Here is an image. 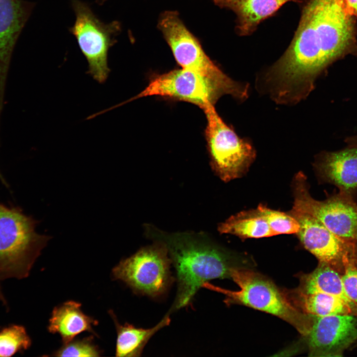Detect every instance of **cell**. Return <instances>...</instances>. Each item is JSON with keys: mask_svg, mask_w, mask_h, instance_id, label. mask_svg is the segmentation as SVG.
<instances>
[{"mask_svg": "<svg viewBox=\"0 0 357 357\" xmlns=\"http://www.w3.org/2000/svg\"><path fill=\"white\" fill-rule=\"evenodd\" d=\"M354 40V20L345 0H309L290 46L263 75L266 91L278 104L304 99L318 75Z\"/></svg>", "mask_w": 357, "mask_h": 357, "instance_id": "obj_1", "label": "cell"}, {"mask_svg": "<svg viewBox=\"0 0 357 357\" xmlns=\"http://www.w3.org/2000/svg\"><path fill=\"white\" fill-rule=\"evenodd\" d=\"M35 221L0 203V279L27 277L50 238L35 231Z\"/></svg>", "mask_w": 357, "mask_h": 357, "instance_id": "obj_4", "label": "cell"}, {"mask_svg": "<svg viewBox=\"0 0 357 357\" xmlns=\"http://www.w3.org/2000/svg\"><path fill=\"white\" fill-rule=\"evenodd\" d=\"M35 3L0 0V92L5 90L12 53Z\"/></svg>", "mask_w": 357, "mask_h": 357, "instance_id": "obj_13", "label": "cell"}, {"mask_svg": "<svg viewBox=\"0 0 357 357\" xmlns=\"http://www.w3.org/2000/svg\"><path fill=\"white\" fill-rule=\"evenodd\" d=\"M291 0H213L219 6L229 8L237 16V29L241 36L250 34L262 20Z\"/></svg>", "mask_w": 357, "mask_h": 357, "instance_id": "obj_15", "label": "cell"}, {"mask_svg": "<svg viewBox=\"0 0 357 357\" xmlns=\"http://www.w3.org/2000/svg\"><path fill=\"white\" fill-rule=\"evenodd\" d=\"M292 184V209L314 217L340 238L357 245V204L352 194L339 191L325 200H315L301 172L295 175Z\"/></svg>", "mask_w": 357, "mask_h": 357, "instance_id": "obj_7", "label": "cell"}, {"mask_svg": "<svg viewBox=\"0 0 357 357\" xmlns=\"http://www.w3.org/2000/svg\"><path fill=\"white\" fill-rule=\"evenodd\" d=\"M81 304L69 300L54 308L48 327L50 332L59 334L63 344L70 342L82 332L88 331L97 335L93 326L98 321L84 314Z\"/></svg>", "mask_w": 357, "mask_h": 357, "instance_id": "obj_16", "label": "cell"}, {"mask_svg": "<svg viewBox=\"0 0 357 357\" xmlns=\"http://www.w3.org/2000/svg\"><path fill=\"white\" fill-rule=\"evenodd\" d=\"M232 279L239 287L230 291L207 282L202 287L225 295L227 304H240L276 316L294 326L306 337L311 327L313 316L305 314L295 306L286 294L269 279L251 270L236 267L231 271Z\"/></svg>", "mask_w": 357, "mask_h": 357, "instance_id": "obj_3", "label": "cell"}, {"mask_svg": "<svg viewBox=\"0 0 357 357\" xmlns=\"http://www.w3.org/2000/svg\"><path fill=\"white\" fill-rule=\"evenodd\" d=\"M318 174L339 191L353 194L357 188V148L322 154L316 163Z\"/></svg>", "mask_w": 357, "mask_h": 357, "instance_id": "obj_14", "label": "cell"}, {"mask_svg": "<svg viewBox=\"0 0 357 357\" xmlns=\"http://www.w3.org/2000/svg\"><path fill=\"white\" fill-rule=\"evenodd\" d=\"M102 354L99 347L93 341V337L72 340L63 344L55 351L53 356L56 357H99Z\"/></svg>", "mask_w": 357, "mask_h": 357, "instance_id": "obj_23", "label": "cell"}, {"mask_svg": "<svg viewBox=\"0 0 357 357\" xmlns=\"http://www.w3.org/2000/svg\"><path fill=\"white\" fill-rule=\"evenodd\" d=\"M257 208L275 235L297 234L298 232L299 224L298 221L288 212L273 210L262 204H259Z\"/></svg>", "mask_w": 357, "mask_h": 357, "instance_id": "obj_22", "label": "cell"}, {"mask_svg": "<svg viewBox=\"0 0 357 357\" xmlns=\"http://www.w3.org/2000/svg\"><path fill=\"white\" fill-rule=\"evenodd\" d=\"M289 298L291 303L305 314L317 316L355 314L353 308L336 297L322 293H304L293 291Z\"/></svg>", "mask_w": 357, "mask_h": 357, "instance_id": "obj_19", "label": "cell"}, {"mask_svg": "<svg viewBox=\"0 0 357 357\" xmlns=\"http://www.w3.org/2000/svg\"><path fill=\"white\" fill-rule=\"evenodd\" d=\"M205 136L212 169L225 182L242 177L255 158L253 147L223 121L213 105L203 109Z\"/></svg>", "mask_w": 357, "mask_h": 357, "instance_id": "obj_5", "label": "cell"}, {"mask_svg": "<svg viewBox=\"0 0 357 357\" xmlns=\"http://www.w3.org/2000/svg\"><path fill=\"white\" fill-rule=\"evenodd\" d=\"M304 293H322L341 298L348 304L357 315V306L347 296L342 283L341 274L332 266L319 262L312 272L300 277L297 290Z\"/></svg>", "mask_w": 357, "mask_h": 357, "instance_id": "obj_17", "label": "cell"}, {"mask_svg": "<svg viewBox=\"0 0 357 357\" xmlns=\"http://www.w3.org/2000/svg\"><path fill=\"white\" fill-rule=\"evenodd\" d=\"M218 231L241 239L258 238L275 236L257 208L241 211L219 224Z\"/></svg>", "mask_w": 357, "mask_h": 357, "instance_id": "obj_20", "label": "cell"}, {"mask_svg": "<svg viewBox=\"0 0 357 357\" xmlns=\"http://www.w3.org/2000/svg\"><path fill=\"white\" fill-rule=\"evenodd\" d=\"M144 228L148 238L165 245L176 271L177 292L170 314L189 304L204 283L231 278L237 266L231 252L203 233H169L148 224Z\"/></svg>", "mask_w": 357, "mask_h": 357, "instance_id": "obj_2", "label": "cell"}, {"mask_svg": "<svg viewBox=\"0 0 357 357\" xmlns=\"http://www.w3.org/2000/svg\"><path fill=\"white\" fill-rule=\"evenodd\" d=\"M158 26L181 68L205 76L229 88L235 94L240 92L242 83L230 78L210 59L177 12L167 11L163 13Z\"/></svg>", "mask_w": 357, "mask_h": 357, "instance_id": "obj_10", "label": "cell"}, {"mask_svg": "<svg viewBox=\"0 0 357 357\" xmlns=\"http://www.w3.org/2000/svg\"><path fill=\"white\" fill-rule=\"evenodd\" d=\"M31 344V340L22 326L12 325L0 331V357H11L28 349Z\"/></svg>", "mask_w": 357, "mask_h": 357, "instance_id": "obj_21", "label": "cell"}, {"mask_svg": "<svg viewBox=\"0 0 357 357\" xmlns=\"http://www.w3.org/2000/svg\"><path fill=\"white\" fill-rule=\"evenodd\" d=\"M226 94L234 97L228 88L196 72L176 69L155 76L138 94L112 107V109L140 98L157 96L187 102L203 109L213 105Z\"/></svg>", "mask_w": 357, "mask_h": 357, "instance_id": "obj_9", "label": "cell"}, {"mask_svg": "<svg viewBox=\"0 0 357 357\" xmlns=\"http://www.w3.org/2000/svg\"><path fill=\"white\" fill-rule=\"evenodd\" d=\"M341 279L347 296L357 306V261L351 260L344 264Z\"/></svg>", "mask_w": 357, "mask_h": 357, "instance_id": "obj_24", "label": "cell"}, {"mask_svg": "<svg viewBox=\"0 0 357 357\" xmlns=\"http://www.w3.org/2000/svg\"><path fill=\"white\" fill-rule=\"evenodd\" d=\"M306 337L310 356H341L357 341V315H313L311 327Z\"/></svg>", "mask_w": 357, "mask_h": 357, "instance_id": "obj_12", "label": "cell"}, {"mask_svg": "<svg viewBox=\"0 0 357 357\" xmlns=\"http://www.w3.org/2000/svg\"><path fill=\"white\" fill-rule=\"evenodd\" d=\"M345 2L349 13L357 17V0H345Z\"/></svg>", "mask_w": 357, "mask_h": 357, "instance_id": "obj_25", "label": "cell"}, {"mask_svg": "<svg viewBox=\"0 0 357 357\" xmlns=\"http://www.w3.org/2000/svg\"><path fill=\"white\" fill-rule=\"evenodd\" d=\"M97 0L100 3L103 4L105 1H106L107 0Z\"/></svg>", "mask_w": 357, "mask_h": 357, "instance_id": "obj_26", "label": "cell"}, {"mask_svg": "<svg viewBox=\"0 0 357 357\" xmlns=\"http://www.w3.org/2000/svg\"><path fill=\"white\" fill-rule=\"evenodd\" d=\"M75 21L69 29L75 37L79 48L88 63L87 73L100 83L107 80L109 49L117 42L116 37L121 30L120 23H105L94 13L89 5L79 0H71Z\"/></svg>", "mask_w": 357, "mask_h": 357, "instance_id": "obj_8", "label": "cell"}, {"mask_svg": "<svg viewBox=\"0 0 357 357\" xmlns=\"http://www.w3.org/2000/svg\"><path fill=\"white\" fill-rule=\"evenodd\" d=\"M171 260L165 245L158 241L141 248L122 259L112 270V276L139 295L158 298L166 293L174 281Z\"/></svg>", "mask_w": 357, "mask_h": 357, "instance_id": "obj_6", "label": "cell"}, {"mask_svg": "<svg viewBox=\"0 0 357 357\" xmlns=\"http://www.w3.org/2000/svg\"><path fill=\"white\" fill-rule=\"evenodd\" d=\"M115 322L117 332L116 348L117 357H140L144 347L151 338L159 330L169 325L170 313L166 314L157 325L152 328H137L127 323L121 325L112 310L109 312Z\"/></svg>", "mask_w": 357, "mask_h": 357, "instance_id": "obj_18", "label": "cell"}, {"mask_svg": "<svg viewBox=\"0 0 357 357\" xmlns=\"http://www.w3.org/2000/svg\"><path fill=\"white\" fill-rule=\"evenodd\" d=\"M288 213L299 224L297 235L300 242L319 262L327 264L342 274L347 261H357V245L340 238L308 214L292 209Z\"/></svg>", "mask_w": 357, "mask_h": 357, "instance_id": "obj_11", "label": "cell"}]
</instances>
